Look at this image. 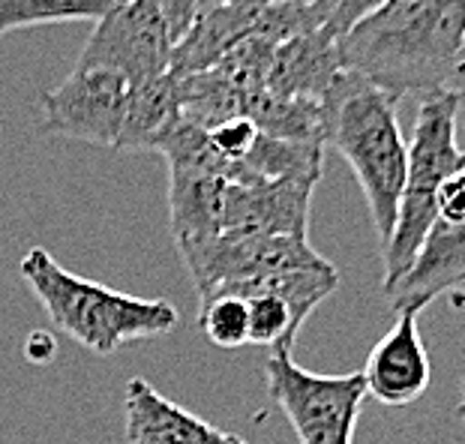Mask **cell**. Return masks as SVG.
I'll return each mask as SVG.
<instances>
[{"label":"cell","mask_w":465,"mask_h":444,"mask_svg":"<svg viewBox=\"0 0 465 444\" xmlns=\"http://www.w3.org/2000/svg\"><path fill=\"white\" fill-rule=\"evenodd\" d=\"M124 420L130 444H250L243 436L225 432L199 414L174 406L144 379H130L126 384Z\"/></svg>","instance_id":"cell-11"},{"label":"cell","mask_w":465,"mask_h":444,"mask_svg":"<svg viewBox=\"0 0 465 444\" xmlns=\"http://www.w3.org/2000/svg\"><path fill=\"white\" fill-rule=\"evenodd\" d=\"M27 360H34V363H43L48 360L54 354V340H52V333L48 331H34L31 337H27Z\"/></svg>","instance_id":"cell-24"},{"label":"cell","mask_w":465,"mask_h":444,"mask_svg":"<svg viewBox=\"0 0 465 444\" xmlns=\"http://www.w3.org/2000/svg\"><path fill=\"white\" fill-rule=\"evenodd\" d=\"M181 96L174 75H156L147 82L130 84L121 133L114 151H160V144L181 123Z\"/></svg>","instance_id":"cell-14"},{"label":"cell","mask_w":465,"mask_h":444,"mask_svg":"<svg viewBox=\"0 0 465 444\" xmlns=\"http://www.w3.org/2000/svg\"><path fill=\"white\" fill-rule=\"evenodd\" d=\"M312 183H229L216 234H294L306 238Z\"/></svg>","instance_id":"cell-10"},{"label":"cell","mask_w":465,"mask_h":444,"mask_svg":"<svg viewBox=\"0 0 465 444\" xmlns=\"http://www.w3.org/2000/svg\"><path fill=\"white\" fill-rule=\"evenodd\" d=\"M243 117L262 135L324 144V105L322 103L282 100V96H271L267 91H255L246 96Z\"/></svg>","instance_id":"cell-17"},{"label":"cell","mask_w":465,"mask_h":444,"mask_svg":"<svg viewBox=\"0 0 465 444\" xmlns=\"http://www.w3.org/2000/svg\"><path fill=\"white\" fill-rule=\"evenodd\" d=\"M342 73L336 36L328 31H310L285 39L273 48L271 69L264 75L262 91L282 100L324 103L336 75Z\"/></svg>","instance_id":"cell-12"},{"label":"cell","mask_w":465,"mask_h":444,"mask_svg":"<svg viewBox=\"0 0 465 444\" xmlns=\"http://www.w3.org/2000/svg\"><path fill=\"white\" fill-rule=\"evenodd\" d=\"M366 397H372L381 406L400 409L418 402L430 388L432 367L423 345L418 315L400 312L393 328L372 345L370 358L361 370Z\"/></svg>","instance_id":"cell-8"},{"label":"cell","mask_w":465,"mask_h":444,"mask_svg":"<svg viewBox=\"0 0 465 444\" xmlns=\"http://www.w3.org/2000/svg\"><path fill=\"white\" fill-rule=\"evenodd\" d=\"M18 273L54 328L94 354H114L130 342L165 337L181 324V312L168 301L135 298L84 280L61 268L43 246L25 252Z\"/></svg>","instance_id":"cell-2"},{"label":"cell","mask_w":465,"mask_h":444,"mask_svg":"<svg viewBox=\"0 0 465 444\" xmlns=\"http://www.w3.org/2000/svg\"><path fill=\"white\" fill-rule=\"evenodd\" d=\"M324 169V144L292 138L255 135L241 163L232 165L229 183H282L298 181L319 186Z\"/></svg>","instance_id":"cell-16"},{"label":"cell","mask_w":465,"mask_h":444,"mask_svg":"<svg viewBox=\"0 0 465 444\" xmlns=\"http://www.w3.org/2000/svg\"><path fill=\"white\" fill-rule=\"evenodd\" d=\"M199 324L204 337L220 349H243L250 345V315L246 301L234 291H211L202 298Z\"/></svg>","instance_id":"cell-19"},{"label":"cell","mask_w":465,"mask_h":444,"mask_svg":"<svg viewBox=\"0 0 465 444\" xmlns=\"http://www.w3.org/2000/svg\"><path fill=\"white\" fill-rule=\"evenodd\" d=\"M324 144H333L358 177L381 246L388 243L405 186V138L400 100L342 69L324 96Z\"/></svg>","instance_id":"cell-3"},{"label":"cell","mask_w":465,"mask_h":444,"mask_svg":"<svg viewBox=\"0 0 465 444\" xmlns=\"http://www.w3.org/2000/svg\"><path fill=\"white\" fill-rule=\"evenodd\" d=\"M147 4H153L163 13L174 43L190 31V25L195 22V15H199V9H202V0H147Z\"/></svg>","instance_id":"cell-23"},{"label":"cell","mask_w":465,"mask_h":444,"mask_svg":"<svg viewBox=\"0 0 465 444\" xmlns=\"http://www.w3.org/2000/svg\"><path fill=\"white\" fill-rule=\"evenodd\" d=\"M255 135H259V130H255L246 117H237V121L220 123V126H213V130H207V138H211L213 151L232 165L243 160Z\"/></svg>","instance_id":"cell-22"},{"label":"cell","mask_w":465,"mask_h":444,"mask_svg":"<svg viewBox=\"0 0 465 444\" xmlns=\"http://www.w3.org/2000/svg\"><path fill=\"white\" fill-rule=\"evenodd\" d=\"M465 222L460 220H435L420 250L414 252L411 264L397 282L384 291L393 312L420 315L435 298L453 294L460 298L465 282Z\"/></svg>","instance_id":"cell-9"},{"label":"cell","mask_w":465,"mask_h":444,"mask_svg":"<svg viewBox=\"0 0 465 444\" xmlns=\"http://www.w3.org/2000/svg\"><path fill=\"white\" fill-rule=\"evenodd\" d=\"M336 48L342 69L397 100L462 94L465 0H384Z\"/></svg>","instance_id":"cell-1"},{"label":"cell","mask_w":465,"mask_h":444,"mask_svg":"<svg viewBox=\"0 0 465 444\" xmlns=\"http://www.w3.org/2000/svg\"><path fill=\"white\" fill-rule=\"evenodd\" d=\"M252 15L255 6L243 4V0H223V4L202 6L195 22L190 25V31L177 39L172 48L168 75L186 78L213 69L229 48L250 36Z\"/></svg>","instance_id":"cell-13"},{"label":"cell","mask_w":465,"mask_h":444,"mask_svg":"<svg viewBox=\"0 0 465 444\" xmlns=\"http://www.w3.org/2000/svg\"><path fill=\"white\" fill-rule=\"evenodd\" d=\"M213 4H223V0H202V6H213Z\"/></svg>","instance_id":"cell-26"},{"label":"cell","mask_w":465,"mask_h":444,"mask_svg":"<svg viewBox=\"0 0 465 444\" xmlns=\"http://www.w3.org/2000/svg\"><path fill=\"white\" fill-rule=\"evenodd\" d=\"M273 48L276 45L267 43V39L246 36L234 48H229V52L223 54V61L213 69L225 78V82H232L241 94L250 96L255 91H262L264 75H267V69H271Z\"/></svg>","instance_id":"cell-20"},{"label":"cell","mask_w":465,"mask_h":444,"mask_svg":"<svg viewBox=\"0 0 465 444\" xmlns=\"http://www.w3.org/2000/svg\"><path fill=\"white\" fill-rule=\"evenodd\" d=\"M114 4H121V0H114Z\"/></svg>","instance_id":"cell-27"},{"label":"cell","mask_w":465,"mask_h":444,"mask_svg":"<svg viewBox=\"0 0 465 444\" xmlns=\"http://www.w3.org/2000/svg\"><path fill=\"white\" fill-rule=\"evenodd\" d=\"M126 91L130 84L114 73L73 69V75L43 96V130L114 151Z\"/></svg>","instance_id":"cell-7"},{"label":"cell","mask_w":465,"mask_h":444,"mask_svg":"<svg viewBox=\"0 0 465 444\" xmlns=\"http://www.w3.org/2000/svg\"><path fill=\"white\" fill-rule=\"evenodd\" d=\"M168 207H172V234L177 246L213 238L220 232V211L225 177L195 169V165H168Z\"/></svg>","instance_id":"cell-15"},{"label":"cell","mask_w":465,"mask_h":444,"mask_svg":"<svg viewBox=\"0 0 465 444\" xmlns=\"http://www.w3.org/2000/svg\"><path fill=\"white\" fill-rule=\"evenodd\" d=\"M462 94H435L420 100L411 142L405 144V186L397 207V222L384 243V282L388 291L411 264L432 222L439 220V190L453 174L465 172V156L457 144V117Z\"/></svg>","instance_id":"cell-4"},{"label":"cell","mask_w":465,"mask_h":444,"mask_svg":"<svg viewBox=\"0 0 465 444\" xmlns=\"http://www.w3.org/2000/svg\"><path fill=\"white\" fill-rule=\"evenodd\" d=\"M267 393L289 418L301 444H351L366 397L361 372L319 376L292 358V345H276L264 363Z\"/></svg>","instance_id":"cell-5"},{"label":"cell","mask_w":465,"mask_h":444,"mask_svg":"<svg viewBox=\"0 0 465 444\" xmlns=\"http://www.w3.org/2000/svg\"><path fill=\"white\" fill-rule=\"evenodd\" d=\"M243 4L252 6H310L315 0H243Z\"/></svg>","instance_id":"cell-25"},{"label":"cell","mask_w":465,"mask_h":444,"mask_svg":"<svg viewBox=\"0 0 465 444\" xmlns=\"http://www.w3.org/2000/svg\"><path fill=\"white\" fill-rule=\"evenodd\" d=\"M379 4H384V0H315L310 6L322 31H328L331 36L340 39L354 22H361V18L366 13H372Z\"/></svg>","instance_id":"cell-21"},{"label":"cell","mask_w":465,"mask_h":444,"mask_svg":"<svg viewBox=\"0 0 465 444\" xmlns=\"http://www.w3.org/2000/svg\"><path fill=\"white\" fill-rule=\"evenodd\" d=\"M114 0H0V36L57 22H100Z\"/></svg>","instance_id":"cell-18"},{"label":"cell","mask_w":465,"mask_h":444,"mask_svg":"<svg viewBox=\"0 0 465 444\" xmlns=\"http://www.w3.org/2000/svg\"><path fill=\"white\" fill-rule=\"evenodd\" d=\"M174 36L163 13L147 0H121L96 22L75 69H105L126 84L168 73Z\"/></svg>","instance_id":"cell-6"}]
</instances>
